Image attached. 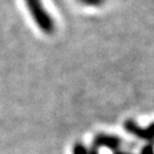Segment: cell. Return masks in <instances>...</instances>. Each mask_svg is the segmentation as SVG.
Returning <instances> with one entry per match:
<instances>
[{
    "label": "cell",
    "instance_id": "cell-4",
    "mask_svg": "<svg viewBox=\"0 0 154 154\" xmlns=\"http://www.w3.org/2000/svg\"><path fill=\"white\" fill-rule=\"evenodd\" d=\"M73 154H99L98 151L95 149H88L83 144L77 143L73 146Z\"/></svg>",
    "mask_w": 154,
    "mask_h": 154
},
{
    "label": "cell",
    "instance_id": "cell-3",
    "mask_svg": "<svg viewBox=\"0 0 154 154\" xmlns=\"http://www.w3.org/2000/svg\"><path fill=\"white\" fill-rule=\"evenodd\" d=\"M122 145V140L120 137L114 136V135H110V134H104V132H100L97 134L95 138H94L93 142V149H97L100 147H106L112 151H118L120 149Z\"/></svg>",
    "mask_w": 154,
    "mask_h": 154
},
{
    "label": "cell",
    "instance_id": "cell-7",
    "mask_svg": "<svg viewBox=\"0 0 154 154\" xmlns=\"http://www.w3.org/2000/svg\"><path fill=\"white\" fill-rule=\"evenodd\" d=\"M114 154H131V153L126 152V151H122V149H118V151H116V152H114Z\"/></svg>",
    "mask_w": 154,
    "mask_h": 154
},
{
    "label": "cell",
    "instance_id": "cell-5",
    "mask_svg": "<svg viewBox=\"0 0 154 154\" xmlns=\"http://www.w3.org/2000/svg\"><path fill=\"white\" fill-rule=\"evenodd\" d=\"M82 5L89 6V7H100L104 5L106 0H79Z\"/></svg>",
    "mask_w": 154,
    "mask_h": 154
},
{
    "label": "cell",
    "instance_id": "cell-1",
    "mask_svg": "<svg viewBox=\"0 0 154 154\" xmlns=\"http://www.w3.org/2000/svg\"><path fill=\"white\" fill-rule=\"evenodd\" d=\"M25 6L30 11L34 23L41 31L47 34H51L55 30V22L50 16L48 11L45 8L41 0H24Z\"/></svg>",
    "mask_w": 154,
    "mask_h": 154
},
{
    "label": "cell",
    "instance_id": "cell-2",
    "mask_svg": "<svg viewBox=\"0 0 154 154\" xmlns=\"http://www.w3.org/2000/svg\"><path fill=\"white\" fill-rule=\"evenodd\" d=\"M123 128L127 130V132L139 139L147 142L154 140V122L151 123L147 128H140L134 120H127L123 123Z\"/></svg>",
    "mask_w": 154,
    "mask_h": 154
},
{
    "label": "cell",
    "instance_id": "cell-6",
    "mask_svg": "<svg viewBox=\"0 0 154 154\" xmlns=\"http://www.w3.org/2000/svg\"><path fill=\"white\" fill-rule=\"evenodd\" d=\"M140 154H154V145L152 143L145 145L140 151Z\"/></svg>",
    "mask_w": 154,
    "mask_h": 154
}]
</instances>
